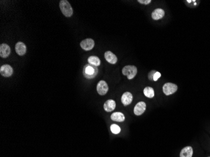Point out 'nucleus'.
I'll return each mask as SVG.
<instances>
[{
	"label": "nucleus",
	"instance_id": "nucleus-1",
	"mask_svg": "<svg viewBox=\"0 0 210 157\" xmlns=\"http://www.w3.org/2000/svg\"><path fill=\"white\" fill-rule=\"evenodd\" d=\"M59 7L62 14L66 17H71L73 15V9L67 0H61L59 3Z\"/></svg>",
	"mask_w": 210,
	"mask_h": 157
},
{
	"label": "nucleus",
	"instance_id": "nucleus-8",
	"mask_svg": "<svg viewBox=\"0 0 210 157\" xmlns=\"http://www.w3.org/2000/svg\"><path fill=\"white\" fill-rule=\"evenodd\" d=\"M11 53V49L8 44L2 43L0 45V56L2 58H6Z\"/></svg>",
	"mask_w": 210,
	"mask_h": 157
},
{
	"label": "nucleus",
	"instance_id": "nucleus-19",
	"mask_svg": "<svg viewBox=\"0 0 210 157\" xmlns=\"http://www.w3.org/2000/svg\"><path fill=\"white\" fill-rule=\"evenodd\" d=\"M110 130L113 134H118V133H120L121 131V128H120V126H118L117 125H115V124L111 125Z\"/></svg>",
	"mask_w": 210,
	"mask_h": 157
},
{
	"label": "nucleus",
	"instance_id": "nucleus-21",
	"mask_svg": "<svg viewBox=\"0 0 210 157\" xmlns=\"http://www.w3.org/2000/svg\"><path fill=\"white\" fill-rule=\"evenodd\" d=\"M157 71L156 70H152L149 72V79L150 80H153V76L155 74V73H156Z\"/></svg>",
	"mask_w": 210,
	"mask_h": 157
},
{
	"label": "nucleus",
	"instance_id": "nucleus-14",
	"mask_svg": "<svg viewBox=\"0 0 210 157\" xmlns=\"http://www.w3.org/2000/svg\"><path fill=\"white\" fill-rule=\"evenodd\" d=\"M116 108L115 101L112 99L106 101L104 104V109L106 112H112Z\"/></svg>",
	"mask_w": 210,
	"mask_h": 157
},
{
	"label": "nucleus",
	"instance_id": "nucleus-15",
	"mask_svg": "<svg viewBox=\"0 0 210 157\" xmlns=\"http://www.w3.org/2000/svg\"><path fill=\"white\" fill-rule=\"evenodd\" d=\"M193 153V148L191 146H186L181 150L180 153V157H192Z\"/></svg>",
	"mask_w": 210,
	"mask_h": 157
},
{
	"label": "nucleus",
	"instance_id": "nucleus-20",
	"mask_svg": "<svg viewBox=\"0 0 210 157\" xmlns=\"http://www.w3.org/2000/svg\"><path fill=\"white\" fill-rule=\"evenodd\" d=\"M160 77H161V73L159 72H156V73H155V74L153 76V81H157Z\"/></svg>",
	"mask_w": 210,
	"mask_h": 157
},
{
	"label": "nucleus",
	"instance_id": "nucleus-6",
	"mask_svg": "<svg viewBox=\"0 0 210 157\" xmlns=\"http://www.w3.org/2000/svg\"><path fill=\"white\" fill-rule=\"evenodd\" d=\"M96 89L99 95H105L108 91V86L107 84V83L105 80H100L98 83Z\"/></svg>",
	"mask_w": 210,
	"mask_h": 157
},
{
	"label": "nucleus",
	"instance_id": "nucleus-11",
	"mask_svg": "<svg viewBox=\"0 0 210 157\" xmlns=\"http://www.w3.org/2000/svg\"><path fill=\"white\" fill-rule=\"evenodd\" d=\"M133 101V96L129 92H126L122 96V103L125 106L131 104Z\"/></svg>",
	"mask_w": 210,
	"mask_h": 157
},
{
	"label": "nucleus",
	"instance_id": "nucleus-7",
	"mask_svg": "<svg viewBox=\"0 0 210 157\" xmlns=\"http://www.w3.org/2000/svg\"><path fill=\"white\" fill-rule=\"evenodd\" d=\"M13 69L8 64H5L3 65L1 68H0V73L1 75L5 77H9L13 75Z\"/></svg>",
	"mask_w": 210,
	"mask_h": 157
},
{
	"label": "nucleus",
	"instance_id": "nucleus-16",
	"mask_svg": "<svg viewBox=\"0 0 210 157\" xmlns=\"http://www.w3.org/2000/svg\"><path fill=\"white\" fill-rule=\"evenodd\" d=\"M111 119L114 121L123 122L125 121V118L123 113L120 112H116V113H113L111 115Z\"/></svg>",
	"mask_w": 210,
	"mask_h": 157
},
{
	"label": "nucleus",
	"instance_id": "nucleus-4",
	"mask_svg": "<svg viewBox=\"0 0 210 157\" xmlns=\"http://www.w3.org/2000/svg\"><path fill=\"white\" fill-rule=\"evenodd\" d=\"M98 72L97 67H94L89 65H86L84 68V75L86 78L92 79L95 77L97 75Z\"/></svg>",
	"mask_w": 210,
	"mask_h": 157
},
{
	"label": "nucleus",
	"instance_id": "nucleus-23",
	"mask_svg": "<svg viewBox=\"0 0 210 157\" xmlns=\"http://www.w3.org/2000/svg\"><path fill=\"white\" fill-rule=\"evenodd\" d=\"M209 157H210V156H209Z\"/></svg>",
	"mask_w": 210,
	"mask_h": 157
},
{
	"label": "nucleus",
	"instance_id": "nucleus-13",
	"mask_svg": "<svg viewBox=\"0 0 210 157\" xmlns=\"http://www.w3.org/2000/svg\"><path fill=\"white\" fill-rule=\"evenodd\" d=\"M165 15V12L161 8H157L152 13V18L154 20H159Z\"/></svg>",
	"mask_w": 210,
	"mask_h": 157
},
{
	"label": "nucleus",
	"instance_id": "nucleus-3",
	"mask_svg": "<svg viewBox=\"0 0 210 157\" xmlns=\"http://www.w3.org/2000/svg\"><path fill=\"white\" fill-rule=\"evenodd\" d=\"M177 90V86L171 82L166 83L163 86V92L166 96H169L175 93Z\"/></svg>",
	"mask_w": 210,
	"mask_h": 157
},
{
	"label": "nucleus",
	"instance_id": "nucleus-2",
	"mask_svg": "<svg viewBox=\"0 0 210 157\" xmlns=\"http://www.w3.org/2000/svg\"><path fill=\"white\" fill-rule=\"evenodd\" d=\"M122 73L129 80L132 79L137 73V68L134 66H126L122 69Z\"/></svg>",
	"mask_w": 210,
	"mask_h": 157
},
{
	"label": "nucleus",
	"instance_id": "nucleus-17",
	"mask_svg": "<svg viewBox=\"0 0 210 157\" xmlns=\"http://www.w3.org/2000/svg\"><path fill=\"white\" fill-rule=\"evenodd\" d=\"M88 62L91 65L95 67H98L101 64V60L97 56H90L88 59Z\"/></svg>",
	"mask_w": 210,
	"mask_h": 157
},
{
	"label": "nucleus",
	"instance_id": "nucleus-10",
	"mask_svg": "<svg viewBox=\"0 0 210 157\" xmlns=\"http://www.w3.org/2000/svg\"><path fill=\"white\" fill-rule=\"evenodd\" d=\"M146 109V104L145 103L141 101V102L138 103L136 104L134 108V113L136 116L142 115Z\"/></svg>",
	"mask_w": 210,
	"mask_h": 157
},
{
	"label": "nucleus",
	"instance_id": "nucleus-9",
	"mask_svg": "<svg viewBox=\"0 0 210 157\" xmlns=\"http://www.w3.org/2000/svg\"><path fill=\"white\" fill-rule=\"evenodd\" d=\"M15 51L18 55L23 56L26 52V45L22 42H17L15 45Z\"/></svg>",
	"mask_w": 210,
	"mask_h": 157
},
{
	"label": "nucleus",
	"instance_id": "nucleus-5",
	"mask_svg": "<svg viewBox=\"0 0 210 157\" xmlns=\"http://www.w3.org/2000/svg\"><path fill=\"white\" fill-rule=\"evenodd\" d=\"M95 41L92 39H84L80 43L81 47L86 51H89L92 50L95 47Z\"/></svg>",
	"mask_w": 210,
	"mask_h": 157
},
{
	"label": "nucleus",
	"instance_id": "nucleus-22",
	"mask_svg": "<svg viewBox=\"0 0 210 157\" xmlns=\"http://www.w3.org/2000/svg\"><path fill=\"white\" fill-rule=\"evenodd\" d=\"M152 1L151 0H139L138 2H139L141 4H143V5H148L149 3H150Z\"/></svg>",
	"mask_w": 210,
	"mask_h": 157
},
{
	"label": "nucleus",
	"instance_id": "nucleus-18",
	"mask_svg": "<svg viewBox=\"0 0 210 157\" xmlns=\"http://www.w3.org/2000/svg\"><path fill=\"white\" fill-rule=\"evenodd\" d=\"M143 94L144 95L149 98H152L154 97L155 93L154 90L151 87H146L143 89Z\"/></svg>",
	"mask_w": 210,
	"mask_h": 157
},
{
	"label": "nucleus",
	"instance_id": "nucleus-12",
	"mask_svg": "<svg viewBox=\"0 0 210 157\" xmlns=\"http://www.w3.org/2000/svg\"><path fill=\"white\" fill-rule=\"evenodd\" d=\"M105 58L108 62L112 64H115L118 61L116 56L111 51H106L105 53Z\"/></svg>",
	"mask_w": 210,
	"mask_h": 157
}]
</instances>
